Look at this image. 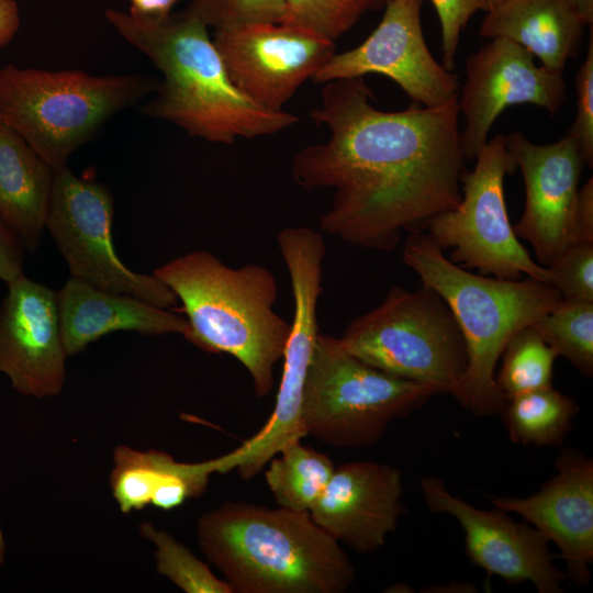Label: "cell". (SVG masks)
<instances>
[{
	"label": "cell",
	"mask_w": 593,
	"mask_h": 593,
	"mask_svg": "<svg viewBox=\"0 0 593 593\" xmlns=\"http://www.w3.org/2000/svg\"><path fill=\"white\" fill-rule=\"evenodd\" d=\"M310 115L328 138L302 148L292 177L306 190L333 189L320 228L354 246L393 250L403 231L424 233L461 200L465 169L457 98L385 112L363 77L323 83Z\"/></svg>",
	"instance_id": "1"
},
{
	"label": "cell",
	"mask_w": 593,
	"mask_h": 593,
	"mask_svg": "<svg viewBox=\"0 0 593 593\" xmlns=\"http://www.w3.org/2000/svg\"><path fill=\"white\" fill-rule=\"evenodd\" d=\"M105 16L163 75L144 114L221 144L272 135L299 122L284 110L259 107L235 87L208 26L187 8L164 18L114 9Z\"/></svg>",
	"instance_id": "2"
},
{
	"label": "cell",
	"mask_w": 593,
	"mask_h": 593,
	"mask_svg": "<svg viewBox=\"0 0 593 593\" xmlns=\"http://www.w3.org/2000/svg\"><path fill=\"white\" fill-rule=\"evenodd\" d=\"M200 549L234 593H343L355 568L309 512L224 502L197 523Z\"/></svg>",
	"instance_id": "3"
},
{
	"label": "cell",
	"mask_w": 593,
	"mask_h": 593,
	"mask_svg": "<svg viewBox=\"0 0 593 593\" xmlns=\"http://www.w3.org/2000/svg\"><path fill=\"white\" fill-rule=\"evenodd\" d=\"M177 295L189 324L184 338L201 350L228 354L248 371L255 394L275 384L290 323L273 309L278 283L258 264L225 265L206 250L179 256L154 270Z\"/></svg>",
	"instance_id": "4"
},
{
	"label": "cell",
	"mask_w": 593,
	"mask_h": 593,
	"mask_svg": "<svg viewBox=\"0 0 593 593\" xmlns=\"http://www.w3.org/2000/svg\"><path fill=\"white\" fill-rule=\"evenodd\" d=\"M403 261L448 304L466 342L468 367L455 399L477 416L501 413L506 400L495 368L511 337L549 313L562 295L527 277L507 280L477 275L452 262L425 233L409 234Z\"/></svg>",
	"instance_id": "5"
},
{
	"label": "cell",
	"mask_w": 593,
	"mask_h": 593,
	"mask_svg": "<svg viewBox=\"0 0 593 593\" xmlns=\"http://www.w3.org/2000/svg\"><path fill=\"white\" fill-rule=\"evenodd\" d=\"M156 85L155 78L142 75L7 65L0 69V113L55 172L110 118L153 93Z\"/></svg>",
	"instance_id": "6"
},
{
	"label": "cell",
	"mask_w": 593,
	"mask_h": 593,
	"mask_svg": "<svg viewBox=\"0 0 593 593\" xmlns=\"http://www.w3.org/2000/svg\"><path fill=\"white\" fill-rule=\"evenodd\" d=\"M363 362L393 377L455 398L468 367L461 329L430 287H392L373 310L353 320L339 337Z\"/></svg>",
	"instance_id": "7"
},
{
	"label": "cell",
	"mask_w": 593,
	"mask_h": 593,
	"mask_svg": "<svg viewBox=\"0 0 593 593\" xmlns=\"http://www.w3.org/2000/svg\"><path fill=\"white\" fill-rule=\"evenodd\" d=\"M437 392L354 356L339 337L318 333L302 399L306 435L339 449L374 445L389 425Z\"/></svg>",
	"instance_id": "8"
},
{
	"label": "cell",
	"mask_w": 593,
	"mask_h": 593,
	"mask_svg": "<svg viewBox=\"0 0 593 593\" xmlns=\"http://www.w3.org/2000/svg\"><path fill=\"white\" fill-rule=\"evenodd\" d=\"M293 296V317L282 356V373L275 407L265 425L225 456L226 471L236 469L249 480L286 445L306 436L302 399L316 337L317 303L323 291L324 237L306 226H288L277 235Z\"/></svg>",
	"instance_id": "9"
},
{
	"label": "cell",
	"mask_w": 593,
	"mask_h": 593,
	"mask_svg": "<svg viewBox=\"0 0 593 593\" xmlns=\"http://www.w3.org/2000/svg\"><path fill=\"white\" fill-rule=\"evenodd\" d=\"M474 159V168L461 176L460 202L436 215L426 235L443 250L451 249L449 259L468 270L507 280L526 275L551 284L550 271L529 256L507 215L504 178L517 166L505 136L488 141Z\"/></svg>",
	"instance_id": "10"
},
{
	"label": "cell",
	"mask_w": 593,
	"mask_h": 593,
	"mask_svg": "<svg viewBox=\"0 0 593 593\" xmlns=\"http://www.w3.org/2000/svg\"><path fill=\"white\" fill-rule=\"evenodd\" d=\"M113 213L105 184L80 178L67 167L54 172L46 227L71 276L161 309L177 306V295L164 281L131 270L119 258L112 240Z\"/></svg>",
	"instance_id": "11"
},
{
	"label": "cell",
	"mask_w": 593,
	"mask_h": 593,
	"mask_svg": "<svg viewBox=\"0 0 593 593\" xmlns=\"http://www.w3.org/2000/svg\"><path fill=\"white\" fill-rule=\"evenodd\" d=\"M213 42L235 87L275 112L336 53L335 42L286 22L216 30Z\"/></svg>",
	"instance_id": "12"
},
{
	"label": "cell",
	"mask_w": 593,
	"mask_h": 593,
	"mask_svg": "<svg viewBox=\"0 0 593 593\" xmlns=\"http://www.w3.org/2000/svg\"><path fill=\"white\" fill-rule=\"evenodd\" d=\"M422 4L423 0H389L372 33L360 45L335 53L311 80L325 83L374 74L392 79L423 107L456 99L460 88L457 76L437 63L426 45Z\"/></svg>",
	"instance_id": "13"
},
{
	"label": "cell",
	"mask_w": 593,
	"mask_h": 593,
	"mask_svg": "<svg viewBox=\"0 0 593 593\" xmlns=\"http://www.w3.org/2000/svg\"><path fill=\"white\" fill-rule=\"evenodd\" d=\"M566 97L563 72L537 66L534 55L519 44L491 38L468 56L466 80L457 98L465 119L460 135L465 159L477 157L494 121L510 105L529 103L553 116Z\"/></svg>",
	"instance_id": "14"
},
{
	"label": "cell",
	"mask_w": 593,
	"mask_h": 593,
	"mask_svg": "<svg viewBox=\"0 0 593 593\" xmlns=\"http://www.w3.org/2000/svg\"><path fill=\"white\" fill-rule=\"evenodd\" d=\"M429 511L452 516L461 526L471 562L507 583L530 582L539 593H561L567 579L553 562L549 540L506 512L478 508L454 495L433 475L419 481Z\"/></svg>",
	"instance_id": "15"
},
{
	"label": "cell",
	"mask_w": 593,
	"mask_h": 593,
	"mask_svg": "<svg viewBox=\"0 0 593 593\" xmlns=\"http://www.w3.org/2000/svg\"><path fill=\"white\" fill-rule=\"evenodd\" d=\"M505 142L525 186V206L514 233L530 244L537 262L548 267L575 243L573 214L585 163L569 135L540 145L516 131Z\"/></svg>",
	"instance_id": "16"
},
{
	"label": "cell",
	"mask_w": 593,
	"mask_h": 593,
	"mask_svg": "<svg viewBox=\"0 0 593 593\" xmlns=\"http://www.w3.org/2000/svg\"><path fill=\"white\" fill-rule=\"evenodd\" d=\"M66 359L56 292L24 275L9 283L0 305V371L12 388L36 399L58 395Z\"/></svg>",
	"instance_id": "17"
},
{
	"label": "cell",
	"mask_w": 593,
	"mask_h": 593,
	"mask_svg": "<svg viewBox=\"0 0 593 593\" xmlns=\"http://www.w3.org/2000/svg\"><path fill=\"white\" fill-rule=\"evenodd\" d=\"M557 474L527 497H497L493 507L515 513L553 541L564 572L578 586L591 581L593 562V461L569 448L555 461Z\"/></svg>",
	"instance_id": "18"
},
{
	"label": "cell",
	"mask_w": 593,
	"mask_h": 593,
	"mask_svg": "<svg viewBox=\"0 0 593 593\" xmlns=\"http://www.w3.org/2000/svg\"><path fill=\"white\" fill-rule=\"evenodd\" d=\"M401 471L387 463L350 461L335 467L310 510L339 544L360 553L381 548L405 512Z\"/></svg>",
	"instance_id": "19"
},
{
	"label": "cell",
	"mask_w": 593,
	"mask_h": 593,
	"mask_svg": "<svg viewBox=\"0 0 593 593\" xmlns=\"http://www.w3.org/2000/svg\"><path fill=\"white\" fill-rule=\"evenodd\" d=\"M63 346L74 356L100 337L120 331L143 335L188 333L186 317L137 298L99 289L71 276L56 292Z\"/></svg>",
	"instance_id": "20"
},
{
	"label": "cell",
	"mask_w": 593,
	"mask_h": 593,
	"mask_svg": "<svg viewBox=\"0 0 593 593\" xmlns=\"http://www.w3.org/2000/svg\"><path fill=\"white\" fill-rule=\"evenodd\" d=\"M592 21L593 0H506L486 11L480 35L507 38L542 66L563 72L567 60L578 56Z\"/></svg>",
	"instance_id": "21"
},
{
	"label": "cell",
	"mask_w": 593,
	"mask_h": 593,
	"mask_svg": "<svg viewBox=\"0 0 593 593\" xmlns=\"http://www.w3.org/2000/svg\"><path fill=\"white\" fill-rule=\"evenodd\" d=\"M224 473V457L202 462H178L170 455L118 446L113 452L110 488L121 512L147 505L169 511L201 496L213 473Z\"/></svg>",
	"instance_id": "22"
},
{
	"label": "cell",
	"mask_w": 593,
	"mask_h": 593,
	"mask_svg": "<svg viewBox=\"0 0 593 593\" xmlns=\"http://www.w3.org/2000/svg\"><path fill=\"white\" fill-rule=\"evenodd\" d=\"M53 179V169L16 131L2 122L0 216L31 253L38 248L46 227Z\"/></svg>",
	"instance_id": "23"
},
{
	"label": "cell",
	"mask_w": 593,
	"mask_h": 593,
	"mask_svg": "<svg viewBox=\"0 0 593 593\" xmlns=\"http://www.w3.org/2000/svg\"><path fill=\"white\" fill-rule=\"evenodd\" d=\"M578 411L573 398L550 385L508 399L501 413L513 443L555 447L571 430Z\"/></svg>",
	"instance_id": "24"
},
{
	"label": "cell",
	"mask_w": 593,
	"mask_h": 593,
	"mask_svg": "<svg viewBox=\"0 0 593 593\" xmlns=\"http://www.w3.org/2000/svg\"><path fill=\"white\" fill-rule=\"evenodd\" d=\"M267 465L265 480L277 504L309 513L336 467L326 454L301 440L286 445Z\"/></svg>",
	"instance_id": "25"
},
{
	"label": "cell",
	"mask_w": 593,
	"mask_h": 593,
	"mask_svg": "<svg viewBox=\"0 0 593 593\" xmlns=\"http://www.w3.org/2000/svg\"><path fill=\"white\" fill-rule=\"evenodd\" d=\"M502 366L495 376L504 399L552 385L557 353L529 325L516 332L501 355Z\"/></svg>",
	"instance_id": "26"
},
{
	"label": "cell",
	"mask_w": 593,
	"mask_h": 593,
	"mask_svg": "<svg viewBox=\"0 0 593 593\" xmlns=\"http://www.w3.org/2000/svg\"><path fill=\"white\" fill-rule=\"evenodd\" d=\"M540 337L586 378L593 374V302L562 299L532 325Z\"/></svg>",
	"instance_id": "27"
},
{
	"label": "cell",
	"mask_w": 593,
	"mask_h": 593,
	"mask_svg": "<svg viewBox=\"0 0 593 593\" xmlns=\"http://www.w3.org/2000/svg\"><path fill=\"white\" fill-rule=\"evenodd\" d=\"M141 535L155 546L157 572L187 593H234L184 545L152 523L139 525Z\"/></svg>",
	"instance_id": "28"
},
{
	"label": "cell",
	"mask_w": 593,
	"mask_h": 593,
	"mask_svg": "<svg viewBox=\"0 0 593 593\" xmlns=\"http://www.w3.org/2000/svg\"><path fill=\"white\" fill-rule=\"evenodd\" d=\"M382 5L383 0H284L281 22L306 29L335 42L365 12Z\"/></svg>",
	"instance_id": "29"
},
{
	"label": "cell",
	"mask_w": 593,
	"mask_h": 593,
	"mask_svg": "<svg viewBox=\"0 0 593 593\" xmlns=\"http://www.w3.org/2000/svg\"><path fill=\"white\" fill-rule=\"evenodd\" d=\"M187 7L214 31L254 23L281 22L284 0H188Z\"/></svg>",
	"instance_id": "30"
},
{
	"label": "cell",
	"mask_w": 593,
	"mask_h": 593,
	"mask_svg": "<svg viewBox=\"0 0 593 593\" xmlns=\"http://www.w3.org/2000/svg\"><path fill=\"white\" fill-rule=\"evenodd\" d=\"M547 268L562 299L593 302V244L570 245Z\"/></svg>",
	"instance_id": "31"
},
{
	"label": "cell",
	"mask_w": 593,
	"mask_h": 593,
	"mask_svg": "<svg viewBox=\"0 0 593 593\" xmlns=\"http://www.w3.org/2000/svg\"><path fill=\"white\" fill-rule=\"evenodd\" d=\"M577 114L569 131L586 165H593V36L575 76Z\"/></svg>",
	"instance_id": "32"
},
{
	"label": "cell",
	"mask_w": 593,
	"mask_h": 593,
	"mask_svg": "<svg viewBox=\"0 0 593 593\" xmlns=\"http://www.w3.org/2000/svg\"><path fill=\"white\" fill-rule=\"evenodd\" d=\"M441 30L443 67L451 71L458 51L460 33L479 10L486 11L484 0H430Z\"/></svg>",
	"instance_id": "33"
},
{
	"label": "cell",
	"mask_w": 593,
	"mask_h": 593,
	"mask_svg": "<svg viewBox=\"0 0 593 593\" xmlns=\"http://www.w3.org/2000/svg\"><path fill=\"white\" fill-rule=\"evenodd\" d=\"M24 246L0 216V279L7 284L23 276Z\"/></svg>",
	"instance_id": "34"
},
{
	"label": "cell",
	"mask_w": 593,
	"mask_h": 593,
	"mask_svg": "<svg viewBox=\"0 0 593 593\" xmlns=\"http://www.w3.org/2000/svg\"><path fill=\"white\" fill-rule=\"evenodd\" d=\"M573 233L575 243L593 244V179L579 188L574 214Z\"/></svg>",
	"instance_id": "35"
},
{
	"label": "cell",
	"mask_w": 593,
	"mask_h": 593,
	"mask_svg": "<svg viewBox=\"0 0 593 593\" xmlns=\"http://www.w3.org/2000/svg\"><path fill=\"white\" fill-rule=\"evenodd\" d=\"M20 23V10L15 0H0V48L13 40Z\"/></svg>",
	"instance_id": "36"
},
{
	"label": "cell",
	"mask_w": 593,
	"mask_h": 593,
	"mask_svg": "<svg viewBox=\"0 0 593 593\" xmlns=\"http://www.w3.org/2000/svg\"><path fill=\"white\" fill-rule=\"evenodd\" d=\"M182 0H130V11L149 18H164Z\"/></svg>",
	"instance_id": "37"
},
{
	"label": "cell",
	"mask_w": 593,
	"mask_h": 593,
	"mask_svg": "<svg viewBox=\"0 0 593 593\" xmlns=\"http://www.w3.org/2000/svg\"><path fill=\"white\" fill-rule=\"evenodd\" d=\"M423 592L436 593H473L477 592L475 585L468 582H451L445 585L427 588Z\"/></svg>",
	"instance_id": "38"
},
{
	"label": "cell",
	"mask_w": 593,
	"mask_h": 593,
	"mask_svg": "<svg viewBox=\"0 0 593 593\" xmlns=\"http://www.w3.org/2000/svg\"><path fill=\"white\" fill-rule=\"evenodd\" d=\"M4 555H5V540H4L2 529L0 527V566L2 564L4 560Z\"/></svg>",
	"instance_id": "39"
},
{
	"label": "cell",
	"mask_w": 593,
	"mask_h": 593,
	"mask_svg": "<svg viewBox=\"0 0 593 593\" xmlns=\"http://www.w3.org/2000/svg\"><path fill=\"white\" fill-rule=\"evenodd\" d=\"M504 1H506V0H484L485 5H486V11H488L489 9H491V8L495 7V5H497V4L502 3V2H504Z\"/></svg>",
	"instance_id": "40"
},
{
	"label": "cell",
	"mask_w": 593,
	"mask_h": 593,
	"mask_svg": "<svg viewBox=\"0 0 593 593\" xmlns=\"http://www.w3.org/2000/svg\"><path fill=\"white\" fill-rule=\"evenodd\" d=\"M2 122H3V121H2V116H1V113H0V125L2 124Z\"/></svg>",
	"instance_id": "41"
},
{
	"label": "cell",
	"mask_w": 593,
	"mask_h": 593,
	"mask_svg": "<svg viewBox=\"0 0 593 593\" xmlns=\"http://www.w3.org/2000/svg\"><path fill=\"white\" fill-rule=\"evenodd\" d=\"M388 1H389V0H383V2H384V5H385V3H387Z\"/></svg>",
	"instance_id": "42"
}]
</instances>
